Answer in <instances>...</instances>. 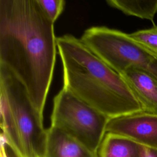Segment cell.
<instances>
[{
    "label": "cell",
    "mask_w": 157,
    "mask_h": 157,
    "mask_svg": "<svg viewBox=\"0 0 157 157\" xmlns=\"http://www.w3.org/2000/svg\"><path fill=\"white\" fill-rule=\"evenodd\" d=\"M54 23L37 0H0V64L21 82L44 117L57 49Z\"/></svg>",
    "instance_id": "6da1fadb"
},
{
    "label": "cell",
    "mask_w": 157,
    "mask_h": 157,
    "mask_svg": "<svg viewBox=\"0 0 157 157\" xmlns=\"http://www.w3.org/2000/svg\"><path fill=\"white\" fill-rule=\"evenodd\" d=\"M63 88L109 118L143 111L121 75L71 34L56 39Z\"/></svg>",
    "instance_id": "7a4b0ae2"
},
{
    "label": "cell",
    "mask_w": 157,
    "mask_h": 157,
    "mask_svg": "<svg viewBox=\"0 0 157 157\" xmlns=\"http://www.w3.org/2000/svg\"><path fill=\"white\" fill-rule=\"evenodd\" d=\"M1 140L15 157H44L47 129L18 77L0 64Z\"/></svg>",
    "instance_id": "3957f363"
},
{
    "label": "cell",
    "mask_w": 157,
    "mask_h": 157,
    "mask_svg": "<svg viewBox=\"0 0 157 157\" xmlns=\"http://www.w3.org/2000/svg\"><path fill=\"white\" fill-rule=\"evenodd\" d=\"M109 120L105 115L63 87L53 99L51 126L94 151L98 152Z\"/></svg>",
    "instance_id": "277c9868"
},
{
    "label": "cell",
    "mask_w": 157,
    "mask_h": 157,
    "mask_svg": "<svg viewBox=\"0 0 157 157\" xmlns=\"http://www.w3.org/2000/svg\"><path fill=\"white\" fill-rule=\"evenodd\" d=\"M107 132L119 134L142 146L157 149V114L139 111L109 118Z\"/></svg>",
    "instance_id": "5b68a950"
},
{
    "label": "cell",
    "mask_w": 157,
    "mask_h": 157,
    "mask_svg": "<svg viewBox=\"0 0 157 157\" xmlns=\"http://www.w3.org/2000/svg\"><path fill=\"white\" fill-rule=\"evenodd\" d=\"M141 104L143 111L157 114V80L146 71L130 67L120 74Z\"/></svg>",
    "instance_id": "8992f818"
},
{
    "label": "cell",
    "mask_w": 157,
    "mask_h": 157,
    "mask_svg": "<svg viewBox=\"0 0 157 157\" xmlns=\"http://www.w3.org/2000/svg\"><path fill=\"white\" fill-rule=\"evenodd\" d=\"M44 157H99L94 151L59 128L50 126Z\"/></svg>",
    "instance_id": "52a82bcc"
},
{
    "label": "cell",
    "mask_w": 157,
    "mask_h": 157,
    "mask_svg": "<svg viewBox=\"0 0 157 157\" xmlns=\"http://www.w3.org/2000/svg\"><path fill=\"white\" fill-rule=\"evenodd\" d=\"M142 145L124 136L107 132L98 150L99 157H140Z\"/></svg>",
    "instance_id": "ba28073f"
},
{
    "label": "cell",
    "mask_w": 157,
    "mask_h": 157,
    "mask_svg": "<svg viewBox=\"0 0 157 157\" xmlns=\"http://www.w3.org/2000/svg\"><path fill=\"white\" fill-rule=\"evenodd\" d=\"M109 6L128 15L153 21L157 13V0H108Z\"/></svg>",
    "instance_id": "9c48e42d"
},
{
    "label": "cell",
    "mask_w": 157,
    "mask_h": 157,
    "mask_svg": "<svg viewBox=\"0 0 157 157\" xmlns=\"http://www.w3.org/2000/svg\"><path fill=\"white\" fill-rule=\"evenodd\" d=\"M129 36L150 51L157 54V26L135 31Z\"/></svg>",
    "instance_id": "30bf717a"
},
{
    "label": "cell",
    "mask_w": 157,
    "mask_h": 157,
    "mask_svg": "<svg viewBox=\"0 0 157 157\" xmlns=\"http://www.w3.org/2000/svg\"><path fill=\"white\" fill-rule=\"evenodd\" d=\"M47 17L54 23L63 12L65 1L64 0H37Z\"/></svg>",
    "instance_id": "8fae6325"
},
{
    "label": "cell",
    "mask_w": 157,
    "mask_h": 157,
    "mask_svg": "<svg viewBox=\"0 0 157 157\" xmlns=\"http://www.w3.org/2000/svg\"><path fill=\"white\" fill-rule=\"evenodd\" d=\"M140 157H157V149L144 146Z\"/></svg>",
    "instance_id": "7c38bea8"
},
{
    "label": "cell",
    "mask_w": 157,
    "mask_h": 157,
    "mask_svg": "<svg viewBox=\"0 0 157 157\" xmlns=\"http://www.w3.org/2000/svg\"><path fill=\"white\" fill-rule=\"evenodd\" d=\"M7 145L1 140V149H0V157H9L7 151Z\"/></svg>",
    "instance_id": "4fadbf2b"
}]
</instances>
